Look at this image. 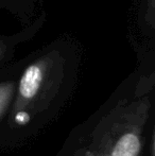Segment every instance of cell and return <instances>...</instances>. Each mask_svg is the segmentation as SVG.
Here are the masks:
<instances>
[{
    "label": "cell",
    "mask_w": 155,
    "mask_h": 156,
    "mask_svg": "<svg viewBox=\"0 0 155 156\" xmlns=\"http://www.w3.org/2000/svg\"><path fill=\"white\" fill-rule=\"evenodd\" d=\"M43 80V70L37 64L29 66L25 70L19 83V93L23 98L30 99L37 93Z\"/></svg>",
    "instance_id": "1"
},
{
    "label": "cell",
    "mask_w": 155,
    "mask_h": 156,
    "mask_svg": "<svg viewBox=\"0 0 155 156\" xmlns=\"http://www.w3.org/2000/svg\"><path fill=\"white\" fill-rule=\"evenodd\" d=\"M140 142L135 134L128 133L123 135L113 150L112 156H138Z\"/></svg>",
    "instance_id": "2"
},
{
    "label": "cell",
    "mask_w": 155,
    "mask_h": 156,
    "mask_svg": "<svg viewBox=\"0 0 155 156\" xmlns=\"http://www.w3.org/2000/svg\"><path fill=\"white\" fill-rule=\"evenodd\" d=\"M148 17H149V21L151 23V25L155 27V0H150V8L149 12H148Z\"/></svg>",
    "instance_id": "3"
},
{
    "label": "cell",
    "mask_w": 155,
    "mask_h": 156,
    "mask_svg": "<svg viewBox=\"0 0 155 156\" xmlns=\"http://www.w3.org/2000/svg\"><path fill=\"white\" fill-rule=\"evenodd\" d=\"M17 121L19 122H23V121H26V120H28V116L25 115V114H20L19 116H17Z\"/></svg>",
    "instance_id": "4"
}]
</instances>
